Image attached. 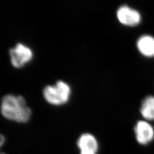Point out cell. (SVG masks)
<instances>
[{"mask_svg":"<svg viewBox=\"0 0 154 154\" xmlns=\"http://www.w3.org/2000/svg\"><path fill=\"white\" fill-rule=\"evenodd\" d=\"M1 109L5 118L17 122H26L32 116L31 109L26 106L25 99L20 95H5L1 100Z\"/></svg>","mask_w":154,"mask_h":154,"instance_id":"cell-1","label":"cell"},{"mask_svg":"<svg viewBox=\"0 0 154 154\" xmlns=\"http://www.w3.org/2000/svg\"><path fill=\"white\" fill-rule=\"evenodd\" d=\"M70 93L69 85L62 81H57L54 85L46 86L43 91L45 99L53 105L65 104L69 100Z\"/></svg>","mask_w":154,"mask_h":154,"instance_id":"cell-2","label":"cell"},{"mask_svg":"<svg viewBox=\"0 0 154 154\" xmlns=\"http://www.w3.org/2000/svg\"><path fill=\"white\" fill-rule=\"evenodd\" d=\"M11 61L13 66L20 68L30 61L33 57L32 50L25 45L18 43L9 50Z\"/></svg>","mask_w":154,"mask_h":154,"instance_id":"cell-3","label":"cell"},{"mask_svg":"<svg viewBox=\"0 0 154 154\" xmlns=\"http://www.w3.org/2000/svg\"><path fill=\"white\" fill-rule=\"evenodd\" d=\"M116 16L122 24L128 26H135L139 25L142 20L140 13L128 6L122 5L116 11Z\"/></svg>","mask_w":154,"mask_h":154,"instance_id":"cell-4","label":"cell"},{"mask_svg":"<svg viewBox=\"0 0 154 154\" xmlns=\"http://www.w3.org/2000/svg\"><path fill=\"white\" fill-rule=\"evenodd\" d=\"M134 132L137 142L141 145H147L154 139V127L147 121H138L134 127Z\"/></svg>","mask_w":154,"mask_h":154,"instance_id":"cell-5","label":"cell"},{"mask_svg":"<svg viewBox=\"0 0 154 154\" xmlns=\"http://www.w3.org/2000/svg\"><path fill=\"white\" fill-rule=\"evenodd\" d=\"M80 154H97L98 151V144L96 138L89 133L83 134L77 141Z\"/></svg>","mask_w":154,"mask_h":154,"instance_id":"cell-6","label":"cell"},{"mask_svg":"<svg viewBox=\"0 0 154 154\" xmlns=\"http://www.w3.org/2000/svg\"><path fill=\"white\" fill-rule=\"evenodd\" d=\"M137 46L139 51L146 57H154V37L149 35L140 37L137 41Z\"/></svg>","mask_w":154,"mask_h":154,"instance_id":"cell-7","label":"cell"},{"mask_svg":"<svg viewBox=\"0 0 154 154\" xmlns=\"http://www.w3.org/2000/svg\"><path fill=\"white\" fill-rule=\"evenodd\" d=\"M141 115L147 121L154 120V97L149 95L143 99L140 109Z\"/></svg>","mask_w":154,"mask_h":154,"instance_id":"cell-8","label":"cell"},{"mask_svg":"<svg viewBox=\"0 0 154 154\" xmlns=\"http://www.w3.org/2000/svg\"><path fill=\"white\" fill-rule=\"evenodd\" d=\"M5 141V137H4L3 135H1V146L3 145V144L4 143Z\"/></svg>","mask_w":154,"mask_h":154,"instance_id":"cell-9","label":"cell"},{"mask_svg":"<svg viewBox=\"0 0 154 154\" xmlns=\"http://www.w3.org/2000/svg\"><path fill=\"white\" fill-rule=\"evenodd\" d=\"M4 154V153H2V154Z\"/></svg>","mask_w":154,"mask_h":154,"instance_id":"cell-10","label":"cell"}]
</instances>
